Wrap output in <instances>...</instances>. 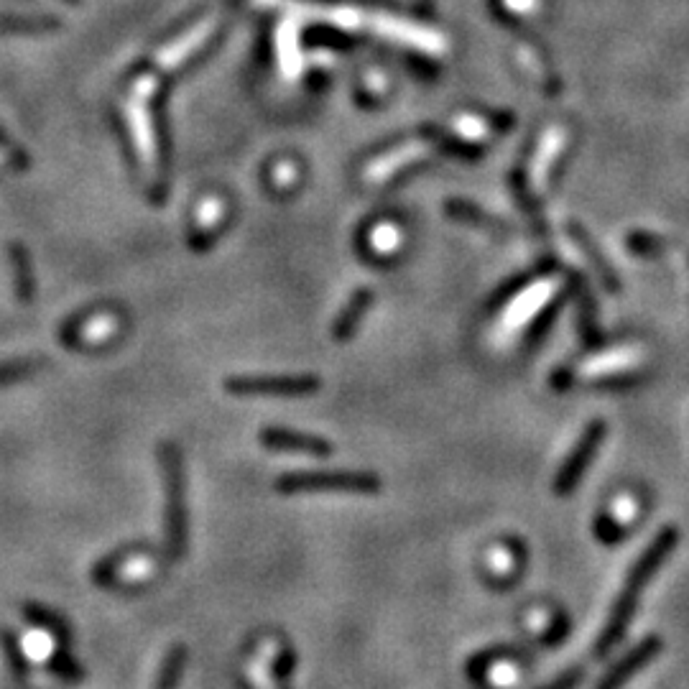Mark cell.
Listing matches in <instances>:
<instances>
[{
	"mask_svg": "<svg viewBox=\"0 0 689 689\" xmlns=\"http://www.w3.org/2000/svg\"><path fill=\"white\" fill-rule=\"evenodd\" d=\"M184 664H187V646L174 644L164 654V661H161V669H159V677H156L154 689H177L179 679H182V672H184Z\"/></svg>",
	"mask_w": 689,
	"mask_h": 689,
	"instance_id": "cell-14",
	"label": "cell"
},
{
	"mask_svg": "<svg viewBox=\"0 0 689 689\" xmlns=\"http://www.w3.org/2000/svg\"><path fill=\"white\" fill-rule=\"evenodd\" d=\"M626 248L631 251V256L659 258L661 253L667 251V240L654 233H646V230H633L626 238Z\"/></svg>",
	"mask_w": 689,
	"mask_h": 689,
	"instance_id": "cell-17",
	"label": "cell"
},
{
	"mask_svg": "<svg viewBox=\"0 0 689 689\" xmlns=\"http://www.w3.org/2000/svg\"><path fill=\"white\" fill-rule=\"evenodd\" d=\"M570 235H572V240L580 245L582 256L590 261V266H593V271L598 274L600 284L605 286V291H608V294H618V291H621V279H618V274H615L613 266L608 263V258L600 253V248L595 245V240L590 238V233H587L580 223H570Z\"/></svg>",
	"mask_w": 689,
	"mask_h": 689,
	"instance_id": "cell-9",
	"label": "cell"
},
{
	"mask_svg": "<svg viewBox=\"0 0 689 689\" xmlns=\"http://www.w3.org/2000/svg\"><path fill=\"white\" fill-rule=\"evenodd\" d=\"M605 432H608V427H605V422H600V419L587 424L582 437L577 439V445L572 447L567 460H564L562 467L557 470V478H554V493H557V496H570L572 490L582 483V475H585V470L590 467L593 457L598 455L600 445H603Z\"/></svg>",
	"mask_w": 689,
	"mask_h": 689,
	"instance_id": "cell-3",
	"label": "cell"
},
{
	"mask_svg": "<svg viewBox=\"0 0 689 689\" xmlns=\"http://www.w3.org/2000/svg\"><path fill=\"white\" fill-rule=\"evenodd\" d=\"M399 228L396 225H376V228L371 230V248H376V253H393L396 248H399Z\"/></svg>",
	"mask_w": 689,
	"mask_h": 689,
	"instance_id": "cell-20",
	"label": "cell"
},
{
	"mask_svg": "<svg viewBox=\"0 0 689 689\" xmlns=\"http://www.w3.org/2000/svg\"><path fill=\"white\" fill-rule=\"evenodd\" d=\"M679 544V531L674 526H664V529L656 531L654 539L649 541V547L641 552V557L633 562V567L628 570L626 582H623V590L615 598L613 610H610V618L605 623V628L600 631L598 641H595V656L605 659L615 646L621 644L626 638L628 628H631L633 613H636L638 603H641V595L649 587V582L654 580L656 572L664 567V562L669 559V554L674 552V547Z\"/></svg>",
	"mask_w": 689,
	"mask_h": 689,
	"instance_id": "cell-1",
	"label": "cell"
},
{
	"mask_svg": "<svg viewBox=\"0 0 689 689\" xmlns=\"http://www.w3.org/2000/svg\"><path fill=\"white\" fill-rule=\"evenodd\" d=\"M276 488L281 493H294V490H358V493H373L381 488V480L373 473H286L276 480Z\"/></svg>",
	"mask_w": 689,
	"mask_h": 689,
	"instance_id": "cell-4",
	"label": "cell"
},
{
	"mask_svg": "<svg viewBox=\"0 0 689 689\" xmlns=\"http://www.w3.org/2000/svg\"><path fill=\"white\" fill-rule=\"evenodd\" d=\"M128 113H131L133 136H136L138 151H141L143 161H146V164H154V159H156L154 126H151V118H149V113H146V108H143L141 97H138V100H133L131 108H128Z\"/></svg>",
	"mask_w": 689,
	"mask_h": 689,
	"instance_id": "cell-12",
	"label": "cell"
},
{
	"mask_svg": "<svg viewBox=\"0 0 689 689\" xmlns=\"http://www.w3.org/2000/svg\"><path fill=\"white\" fill-rule=\"evenodd\" d=\"M593 534H595V539L600 541V544H605V547H618L621 541H626L628 531H626V526L621 524V521L615 519L613 513L600 511V513H595Z\"/></svg>",
	"mask_w": 689,
	"mask_h": 689,
	"instance_id": "cell-16",
	"label": "cell"
},
{
	"mask_svg": "<svg viewBox=\"0 0 689 689\" xmlns=\"http://www.w3.org/2000/svg\"><path fill=\"white\" fill-rule=\"evenodd\" d=\"M570 628H572L570 615L564 613V610H557V613L552 615V623H549L547 633L541 636V646H544V649H554V646H562L564 638L570 636Z\"/></svg>",
	"mask_w": 689,
	"mask_h": 689,
	"instance_id": "cell-19",
	"label": "cell"
},
{
	"mask_svg": "<svg viewBox=\"0 0 689 689\" xmlns=\"http://www.w3.org/2000/svg\"><path fill=\"white\" fill-rule=\"evenodd\" d=\"M552 383L564 391V388H570L572 383H575V373H570V371H554Z\"/></svg>",
	"mask_w": 689,
	"mask_h": 689,
	"instance_id": "cell-27",
	"label": "cell"
},
{
	"mask_svg": "<svg viewBox=\"0 0 689 689\" xmlns=\"http://www.w3.org/2000/svg\"><path fill=\"white\" fill-rule=\"evenodd\" d=\"M294 669H297V651L291 649V646H284V649L276 654L274 664H271V677H274L276 689H294L291 687Z\"/></svg>",
	"mask_w": 689,
	"mask_h": 689,
	"instance_id": "cell-18",
	"label": "cell"
},
{
	"mask_svg": "<svg viewBox=\"0 0 689 689\" xmlns=\"http://www.w3.org/2000/svg\"><path fill=\"white\" fill-rule=\"evenodd\" d=\"M41 360H11V363H0V383L16 381V378L31 376L41 368Z\"/></svg>",
	"mask_w": 689,
	"mask_h": 689,
	"instance_id": "cell-22",
	"label": "cell"
},
{
	"mask_svg": "<svg viewBox=\"0 0 689 689\" xmlns=\"http://www.w3.org/2000/svg\"><path fill=\"white\" fill-rule=\"evenodd\" d=\"M519 654V649H508V646H493V649L480 651V654L470 656V661H467V679L478 684V687H483V684H488V672L496 661L511 659V656Z\"/></svg>",
	"mask_w": 689,
	"mask_h": 689,
	"instance_id": "cell-13",
	"label": "cell"
},
{
	"mask_svg": "<svg viewBox=\"0 0 689 689\" xmlns=\"http://www.w3.org/2000/svg\"><path fill=\"white\" fill-rule=\"evenodd\" d=\"M225 388L233 396H309L317 391L319 381L314 376H238L225 381Z\"/></svg>",
	"mask_w": 689,
	"mask_h": 689,
	"instance_id": "cell-6",
	"label": "cell"
},
{
	"mask_svg": "<svg viewBox=\"0 0 689 689\" xmlns=\"http://www.w3.org/2000/svg\"><path fill=\"white\" fill-rule=\"evenodd\" d=\"M427 149H429V143L416 141V143H406V146H401V149L381 156V159L373 161V164L368 166V171H365V182H376V184L386 182V179L393 177L401 166H406L409 161L422 159V156L427 154Z\"/></svg>",
	"mask_w": 689,
	"mask_h": 689,
	"instance_id": "cell-10",
	"label": "cell"
},
{
	"mask_svg": "<svg viewBox=\"0 0 689 689\" xmlns=\"http://www.w3.org/2000/svg\"><path fill=\"white\" fill-rule=\"evenodd\" d=\"M371 302H373L371 289L355 291L353 299L345 304V309H342L340 317H337L335 327H332V337H335V340H340V342L350 340V337L355 335V330H358L360 319L365 317V312H368V307H371Z\"/></svg>",
	"mask_w": 689,
	"mask_h": 689,
	"instance_id": "cell-11",
	"label": "cell"
},
{
	"mask_svg": "<svg viewBox=\"0 0 689 689\" xmlns=\"http://www.w3.org/2000/svg\"><path fill=\"white\" fill-rule=\"evenodd\" d=\"M661 651H664V638L649 633L638 641L636 646L626 651L621 659H615L608 667V672L598 679L595 689H626V684L636 677L638 672H644L651 661L659 659Z\"/></svg>",
	"mask_w": 689,
	"mask_h": 689,
	"instance_id": "cell-5",
	"label": "cell"
},
{
	"mask_svg": "<svg viewBox=\"0 0 689 689\" xmlns=\"http://www.w3.org/2000/svg\"><path fill=\"white\" fill-rule=\"evenodd\" d=\"M115 327V319L113 317H95V319H87L85 325H82V340L85 342H97L103 340V337H108L110 332H113Z\"/></svg>",
	"mask_w": 689,
	"mask_h": 689,
	"instance_id": "cell-25",
	"label": "cell"
},
{
	"mask_svg": "<svg viewBox=\"0 0 689 689\" xmlns=\"http://www.w3.org/2000/svg\"><path fill=\"white\" fill-rule=\"evenodd\" d=\"M570 286L577 294V332H580L582 342H585L587 348H598L605 340V335L600 332L598 325V304H595L593 294H590L587 284L582 281V276L572 274Z\"/></svg>",
	"mask_w": 689,
	"mask_h": 689,
	"instance_id": "cell-8",
	"label": "cell"
},
{
	"mask_svg": "<svg viewBox=\"0 0 689 689\" xmlns=\"http://www.w3.org/2000/svg\"><path fill=\"white\" fill-rule=\"evenodd\" d=\"M11 263L16 268V291L21 302H31L34 297V274H31L29 253L21 245H11Z\"/></svg>",
	"mask_w": 689,
	"mask_h": 689,
	"instance_id": "cell-15",
	"label": "cell"
},
{
	"mask_svg": "<svg viewBox=\"0 0 689 689\" xmlns=\"http://www.w3.org/2000/svg\"><path fill=\"white\" fill-rule=\"evenodd\" d=\"M447 212H450L452 217H457V220H465V223L488 225V228L498 225V220H493V217L485 215V212L480 210V207L467 205V202H450V205H447Z\"/></svg>",
	"mask_w": 689,
	"mask_h": 689,
	"instance_id": "cell-21",
	"label": "cell"
},
{
	"mask_svg": "<svg viewBox=\"0 0 689 689\" xmlns=\"http://www.w3.org/2000/svg\"><path fill=\"white\" fill-rule=\"evenodd\" d=\"M46 664L52 667V672L57 674V677L69 679V682H80V677H82L80 667H77L75 661L69 659V656H62V654H59L57 649H54V654L49 656V659H46Z\"/></svg>",
	"mask_w": 689,
	"mask_h": 689,
	"instance_id": "cell-24",
	"label": "cell"
},
{
	"mask_svg": "<svg viewBox=\"0 0 689 689\" xmlns=\"http://www.w3.org/2000/svg\"><path fill=\"white\" fill-rule=\"evenodd\" d=\"M261 442L271 450L281 452H299V455L327 457L332 452L330 442L314 437V434L291 432V429H263Z\"/></svg>",
	"mask_w": 689,
	"mask_h": 689,
	"instance_id": "cell-7",
	"label": "cell"
},
{
	"mask_svg": "<svg viewBox=\"0 0 689 689\" xmlns=\"http://www.w3.org/2000/svg\"><path fill=\"white\" fill-rule=\"evenodd\" d=\"M559 309H562V299H552V302L547 304V307L541 309V312H536V319H534V327H531V332H529V337L531 340H539L544 332L552 327V322H554V317L559 314Z\"/></svg>",
	"mask_w": 689,
	"mask_h": 689,
	"instance_id": "cell-23",
	"label": "cell"
},
{
	"mask_svg": "<svg viewBox=\"0 0 689 689\" xmlns=\"http://www.w3.org/2000/svg\"><path fill=\"white\" fill-rule=\"evenodd\" d=\"M582 682H585V669L570 667L567 672H562L559 677H554L552 682L541 684L539 689H577Z\"/></svg>",
	"mask_w": 689,
	"mask_h": 689,
	"instance_id": "cell-26",
	"label": "cell"
},
{
	"mask_svg": "<svg viewBox=\"0 0 689 689\" xmlns=\"http://www.w3.org/2000/svg\"><path fill=\"white\" fill-rule=\"evenodd\" d=\"M161 473H164L166 493V554L171 562H177L187 552V511H184L182 457L174 445L161 447Z\"/></svg>",
	"mask_w": 689,
	"mask_h": 689,
	"instance_id": "cell-2",
	"label": "cell"
},
{
	"mask_svg": "<svg viewBox=\"0 0 689 689\" xmlns=\"http://www.w3.org/2000/svg\"><path fill=\"white\" fill-rule=\"evenodd\" d=\"M235 687H238V689H256L251 684V679L243 677V674H238V677H235Z\"/></svg>",
	"mask_w": 689,
	"mask_h": 689,
	"instance_id": "cell-28",
	"label": "cell"
}]
</instances>
